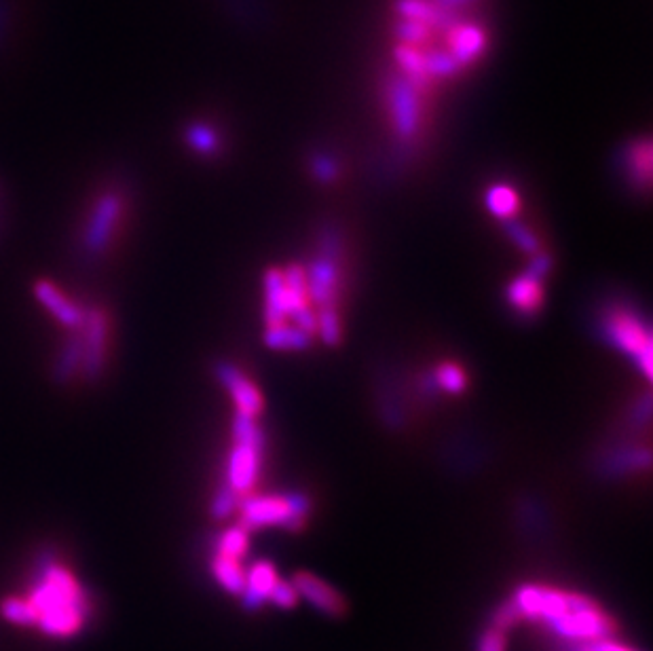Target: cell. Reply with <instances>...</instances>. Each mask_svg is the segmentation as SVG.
Returning a JSON list of instances; mask_svg holds the SVG:
<instances>
[{
    "label": "cell",
    "mask_w": 653,
    "mask_h": 651,
    "mask_svg": "<svg viewBox=\"0 0 653 651\" xmlns=\"http://www.w3.org/2000/svg\"><path fill=\"white\" fill-rule=\"evenodd\" d=\"M186 140H189V144L195 148V151H199L203 155H210L218 148L216 134L205 125H193L189 129V134H186Z\"/></svg>",
    "instance_id": "603a6c76"
},
{
    "label": "cell",
    "mask_w": 653,
    "mask_h": 651,
    "mask_svg": "<svg viewBox=\"0 0 653 651\" xmlns=\"http://www.w3.org/2000/svg\"><path fill=\"white\" fill-rule=\"evenodd\" d=\"M518 195L510 189V186L497 184L487 193V206L497 218H510L518 210Z\"/></svg>",
    "instance_id": "ffe728a7"
},
{
    "label": "cell",
    "mask_w": 653,
    "mask_h": 651,
    "mask_svg": "<svg viewBox=\"0 0 653 651\" xmlns=\"http://www.w3.org/2000/svg\"><path fill=\"white\" fill-rule=\"evenodd\" d=\"M0 613H3V618L11 624L17 626H32L36 624V618H39V613H36L34 605L28 599H7L0 605Z\"/></svg>",
    "instance_id": "44dd1931"
},
{
    "label": "cell",
    "mask_w": 653,
    "mask_h": 651,
    "mask_svg": "<svg viewBox=\"0 0 653 651\" xmlns=\"http://www.w3.org/2000/svg\"><path fill=\"white\" fill-rule=\"evenodd\" d=\"M459 64L451 53H438L434 58H425V74H436V77H449L457 72Z\"/></svg>",
    "instance_id": "484cf974"
},
{
    "label": "cell",
    "mask_w": 653,
    "mask_h": 651,
    "mask_svg": "<svg viewBox=\"0 0 653 651\" xmlns=\"http://www.w3.org/2000/svg\"><path fill=\"white\" fill-rule=\"evenodd\" d=\"M239 512L241 527L244 529H263L279 525L298 529L309 512V501L303 495H250L239 504Z\"/></svg>",
    "instance_id": "7a4b0ae2"
},
{
    "label": "cell",
    "mask_w": 653,
    "mask_h": 651,
    "mask_svg": "<svg viewBox=\"0 0 653 651\" xmlns=\"http://www.w3.org/2000/svg\"><path fill=\"white\" fill-rule=\"evenodd\" d=\"M123 212H125V201L121 193L108 191L102 197H98L83 231V246L91 256L104 254L110 248V244H113L115 233L123 220Z\"/></svg>",
    "instance_id": "5b68a950"
},
{
    "label": "cell",
    "mask_w": 653,
    "mask_h": 651,
    "mask_svg": "<svg viewBox=\"0 0 653 651\" xmlns=\"http://www.w3.org/2000/svg\"><path fill=\"white\" fill-rule=\"evenodd\" d=\"M582 651H632V649H628L624 645H615V643L603 639V641H594V643L586 645Z\"/></svg>",
    "instance_id": "e575fe53"
},
{
    "label": "cell",
    "mask_w": 653,
    "mask_h": 651,
    "mask_svg": "<svg viewBox=\"0 0 653 651\" xmlns=\"http://www.w3.org/2000/svg\"><path fill=\"white\" fill-rule=\"evenodd\" d=\"M34 294H36V299L41 301V305L62 326L72 328V330L81 328V324L85 320V309L77 303H72L58 286L47 282V279H41V282H36V286H34Z\"/></svg>",
    "instance_id": "30bf717a"
},
{
    "label": "cell",
    "mask_w": 653,
    "mask_h": 651,
    "mask_svg": "<svg viewBox=\"0 0 653 651\" xmlns=\"http://www.w3.org/2000/svg\"><path fill=\"white\" fill-rule=\"evenodd\" d=\"M398 11L406 17V20H417V22H425L432 20V9L429 5H425L423 0H400Z\"/></svg>",
    "instance_id": "f1b7e54d"
},
{
    "label": "cell",
    "mask_w": 653,
    "mask_h": 651,
    "mask_svg": "<svg viewBox=\"0 0 653 651\" xmlns=\"http://www.w3.org/2000/svg\"><path fill=\"white\" fill-rule=\"evenodd\" d=\"M317 330H320L322 339H324L328 345H334V343L339 341L341 328H339V320H337V315H334L332 307L322 309V313L317 315Z\"/></svg>",
    "instance_id": "d4e9b609"
},
{
    "label": "cell",
    "mask_w": 653,
    "mask_h": 651,
    "mask_svg": "<svg viewBox=\"0 0 653 651\" xmlns=\"http://www.w3.org/2000/svg\"><path fill=\"white\" fill-rule=\"evenodd\" d=\"M484 34L474 26H457L449 36V49L457 64L474 62L484 51Z\"/></svg>",
    "instance_id": "2e32d148"
},
{
    "label": "cell",
    "mask_w": 653,
    "mask_h": 651,
    "mask_svg": "<svg viewBox=\"0 0 653 651\" xmlns=\"http://www.w3.org/2000/svg\"><path fill=\"white\" fill-rule=\"evenodd\" d=\"M212 573L222 588L241 597V592L246 588V569L241 567L239 558L216 554L212 561Z\"/></svg>",
    "instance_id": "ac0fdd59"
},
{
    "label": "cell",
    "mask_w": 653,
    "mask_h": 651,
    "mask_svg": "<svg viewBox=\"0 0 653 651\" xmlns=\"http://www.w3.org/2000/svg\"><path fill=\"white\" fill-rule=\"evenodd\" d=\"M87 616V609L81 607H66V609H53L39 613V628L49 637H72L74 632H79Z\"/></svg>",
    "instance_id": "5bb4252c"
},
{
    "label": "cell",
    "mask_w": 653,
    "mask_h": 651,
    "mask_svg": "<svg viewBox=\"0 0 653 651\" xmlns=\"http://www.w3.org/2000/svg\"><path fill=\"white\" fill-rule=\"evenodd\" d=\"M81 339V370L87 379H96L106 364L110 345V318L104 309L91 307L85 311V320L79 328Z\"/></svg>",
    "instance_id": "52a82bcc"
},
{
    "label": "cell",
    "mask_w": 653,
    "mask_h": 651,
    "mask_svg": "<svg viewBox=\"0 0 653 651\" xmlns=\"http://www.w3.org/2000/svg\"><path fill=\"white\" fill-rule=\"evenodd\" d=\"M438 383L440 387H444L446 392H451V394H457L461 392V389L465 387V375H463V370L455 364H442L438 368Z\"/></svg>",
    "instance_id": "cb8c5ba5"
},
{
    "label": "cell",
    "mask_w": 653,
    "mask_h": 651,
    "mask_svg": "<svg viewBox=\"0 0 653 651\" xmlns=\"http://www.w3.org/2000/svg\"><path fill=\"white\" fill-rule=\"evenodd\" d=\"M607 337L643 366L645 377L651 375V339L639 318L628 311H613L607 318Z\"/></svg>",
    "instance_id": "ba28073f"
},
{
    "label": "cell",
    "mask_w": 653,
    "mask_h": 651,
    "mask_svg": "<svg viewBox=\"0 0 653 651\" xmlns=\"http://www.w3.org/2000/svg\"><path fill=\"white\" fill-rule=\"evenodd\" d=\"M508 649V641H506V632L491 626L487 632H484L478 651H506Z\"/></svg>",
    "instance_id": "4dcf8cb0"
},
{
    "label": "cell",
    "mask_w": 653,
    "mask_h": 651,
    "mask_svg": "<svg viewBox=\"0 0 653 651\" xmlns=\"http://www.w3.org/2000/svg\"><path fill=\"white\" fill-rule=\"evenodd\" d=\"M292 586L298 592V599H305L315 609L326 613V616L337 618L347 611V603L341 597V592L334 590L330 584H326L313 573H296Z\"/></svg>",
    "instance_id": "9c48e42d"
},
{
    "label": "cell",
    "mask_w": 653,
    "mask_h": 651,
    "mask_svg": "<svg viewBox=\"0 0 653 651\" xmlns=\"http://www.w3.org/2000/svg\"><path fill=\"white\" fill-rule=\"evenodd\" d=\"M334 172H337V170H334V165H332V161L330 159H317L315 161V174L317 176H320L322 180H332L334 178Z\"/></svg>",
    "instance_id": "836d02e7"
},
{
    "label": "cell",
    "mask_w": 653,
    "mask_h": 651,
    "mask_svg": "<svg viewBox=\"0 0 653 651\" xmlns=\"http://www.w3.org/2000/svg\"><path fill=\"white\" fill-rule=\"evenodd\" d=\"M248 546H250V537H248V529L244 527H233V529H227L225 533L220 535L218 539V554H225V556H231V558H244L246 552H248Z\"/></svg>",
    "instance_id": "7402d4cb"
},
{
    "label": "cell",
    "mask_w": 653,
    "mask_h": 651,
    "mask_svg": "<svg viewBox=\"0 0 653 651\" xmlns=\"http://www.w3.org/2000/svg\"><path fill=\"white\" fill-rule=\"evenodd\" d=\"M265 341L275 349H305L309 345V334L298 330L296 326H273L267 330Z\"/></svg>",
    "instance_id": "d6986e66"
},
{
    "label": "cell",
    "mask_w": 653,
    "mask_h": 651,
    "mask_svg": "<svg viewBox=\"0 0 653 651\" xmlns=\"http://www.w3.org/2000/svg\"><path fill=\"white\" fill-rule=\"evenodd\" d=\"M28 601L34 605L36 613L66 609V607L87 609V599L79 582L74 580L64 567L58 565H49L45 569L41 582L34 586Z\"/></svg>",
    "instance_id": "277c9868"
},
{
    "label": "cell",
    "mask_w": 653,
    "mask_h": 651,
    "mask_svg": "<svg viewBox=\"0 0 653 651\" xmlns=\"http://www.w3.org/2000/svg\"><path fill=\"white\" fill-rule=\"evenodd\" d=\"M233 508H235V493L227 487V489H222L216 497H214V501H212V514L216 516V518H225V516H229L231 512H233Z\"/></svg>",
    "instance_id": "1f68e13d"
},
{
    "label": "cell",
    "mask_w": 653,
    "mask_h": 651,
    "mask_svg": "<svg viewBox=\"0 0 653 651\" xmlns=\"http://www.w3.org/2000/svg\"><path fill=\"white\" fill-rule=\"evenodd\" d=\"M537 275H533L531 271H527L525 275L516 277L514 282L510 284L508 290V299L510 303L522 311V313H533L537 311L539 303H541V284H539Z\"/></svg>",
    "instance_id": "e0dca14e"
},
{
    "label": "cell",
    "mask_w": 653,
    "mask_h": 651,
    "mask_svg": "<svg viewBox=\"0 0 653 651\" xmlns=\"http://www.w3.org/2000/svg\"><path fill=\"white\" fill-rule=\"evenodd\" d=\"M389 100H391V113H394V123L398 127V132L406 138L413 136L417 129V115H419L415 87L406 81H400L391 87Z\"/></svg>",
    "instance_id": "7c38bea8"
},
{
    "label": "cell",
    "mask_w": 653,
    "mask_h": 651,
    "mask_svg": "<svg viewBox=\"0 0 653 651\" xmlns=\"http://www.w3.org/2000/svg\"><path fill=\"white\" fill-rule=\"evenodd\" d=\"M573 601H575V594L571 592L546 588V586H522L516 592L512 607L516 609L518 618H529V620L550 624L558 618H563L571 609Z\"/></svg>",
    "instance_id": "8992f818"
},
{
    "label": "cell",
    "mask_w": 653,
    "mask_h": 651,
    "mask_svg": "<svg viewBox=\"0 0 653 651\" xmlns=\"http://www.w3.org/2000/svg\"><path fill=\"white\" fill-rule=\"evenodd\" d=\"M233 442L235 444L229 455L227 480L229 489L235 495H244L256 485L260 472V451H263V434H260L254 419L237 415Z\"/></svg>",
    "instance_id": "6da1fadb"
},
{
    "label": "cell",
    "mask_w": 653,
    "mask_h": 651,
    "mask_svg": "<svg viewBox=\"0 0 653 651\" xmlns=\"http://www.w3.org/2000/svg\"><path fill=\"white\" fill-rule=\"evenodd\" d=\"M398 62H400L402 70L406 74H410V77L421 79L423 74H425V60L421 58V55L417 51H413L410 47H400L398 49Z\"/></svg>",
    "instance_id": "83f0119b"
},
{
    "label": "cell",
    "mask_w": 653,
    "mask_h": 651,
    "mask_svg": "<svg viewBox=\"0 0 653 651\" xmlns=\"http://www.w3.org/2000/svg\"><path fill=\"white\" fill-rule=\"evenodd\" d=\"M400 36L408 43H415V41H423L427 36V24L425 22H417V20H406L400 26Z\"/></svg>",
    "instance_id": "d6a6232c"
},
{
    "label": "cell",
    "mask_w": 653,
    "mask_h": 651,
    "mask_svg": "<svg viewBox=\"0 0 653 651\" xmlns=\"http://www.w3.org/2000/svg\"><path fill=\"white\" fill-rule=\"evenodd\" d=\"M269 601L279 607V609H294L298 603V592L294 590L292 582H282L279 580L273 588V592L269 594Z\"/></svg>",
    "instance_id": "4316f807"
},
{
    "label": "cell",
    "mask_w": 653,
    "mask_h": 651,
    "mask_svg": "<svg viewBox=\"0 0 653 651\" xmlns=\"http://www.w3.org/2000/svg\"><path fill=\"white\" fill-rule=\"evenodd\" d=\"M337 279V267H334L332 258H322L313 265L311 275L307 277V288L322 309L330 307L332 296L337 292Z\"/></svg>",
    "instance_id": "9a60e30c"
},
{
    "label": "cell",
    "mask_w": 653,
    "mask_h": 651,
    "mask_svg": "<svg viewBox=\"0 0 653 651\" xmlns=\"http://www.w3.org/2000/svg\"><path fill=\"white\" fill-rule=\"evenodd\" d=\"M218 377L229 389V394L237 406V415L254 419L263 411V396L252 381H248L235 366H220Z\"/></svg>",
    "instance_id": "8fae6325"
},
{
    "label": "cell",
    "mask_w": 653,
    "mask_h": 651,
    "mask_svg": "<svg viewBox=\"0 0 653 651\" xmlns=\"http://www.w3.org/2000/svg\"><path fill=\"white\" fill-rule=\"evenodd\" d=\"M548 626L556 632V635H561L569 641H586V643L603 641L611 637L615 628L613 620L599 605L586 597H580V594H575V601L565 616L550 622Z\"/></svg>",
    "instance_id": "3957f363"
},
{
    "label": "cell",
    "mask_w": 653,
    "mask_h": 651,
    "mask_svg": "<svg viewBox=\"0 0 653 651\" xmlns=\"http://www.w3.org/2000/svg\"><path fill=\"white\" fill-rule=\"evenodd\" d=\"M508 233L516 241V246L522 252H529V254L537 252V239H535V235L527 227H522V225H516V222H512V225L508 227Z\"/></svg>",
    "instance_id": "f546056e"
},
{
    "label": "cell",
    "mask_w": 653,
    "mask_h": 651,
    "mask_svg": "<svg viewBox=\"0 0 653 651\" xmlns=\"http://www.w3.org/2000/svg\"><path fill=\"white\" fill-rule=\"evenodd\" d=\"M279 582V575L269 561H258L246 571V588L241 592L246 607L256 609L269 601V594L273 592L275 584Z\"/></svg>",
    "instance_id": "4fadbf2b"
}]
</instances>
